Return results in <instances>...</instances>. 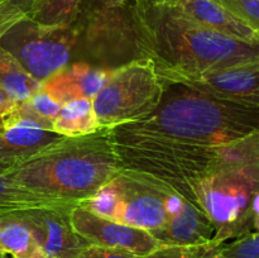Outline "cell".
I'll list each match as a JSON object with an SVG mask.
<instances>
[{
	"instance_id": "obj_21",
	"label": "cell",
	"mask_w": 259,
	"mask_h": 258,
	"mask_svg": "<svg viewBox=\"0 0 259 258\" xmlns=\"http://www.w3.org/2000/svg\"><path fill=\"white\" fill-rule=\"evenodd\" d=\"M121 200V187L118 176L114 177L108 184L103 185L93 196L81 204L89 211L106 218V219L115 220L118 214L119 204Z\"/></svg>"
},
{
	"instance_id": "obj_28",
	"label": "cell",
	"mask_w": 259,
	"mask_h": 258,
	"mask_svg": "<svg viewBox=\"0 0 259 258\" xmlns=\"http://www.w3.org/2000/svg\"><path fill=\"white\" fill-rule=\"evenodd\" d=\"M190 258H224L219 253L217 247L212 245H200L190 247Z\"/></svg>"
},
{
	"instance_id": "obj_32",
	"label": "cell",
	"mask_w": 259,
	"mask_h": 258,
	"mask_svg": "<svg viewBox=\"0 0 259 258\" xmlns=\"http://www.w3.org/2000/svg\"><path fill=\"white\" fill-rule=\"evenodd\" d=\"M13 105H14V104H13ZM9 108H10V106H8V108H0V115H2V114L4 113V111L7 110V109H9Z\"/></svg>"
},
{
	"instance_id": "obj_10",
	"label": "cell",
	"mask_w": 259,
	"mask_h": 258,
	"mask_svg": "<svg viewBox=\"0 0 259 258\" xmlns=\"http://www.w3.org/2000/svg\"><path fill=\"white\" fill-rule=\"evenodd\" d=\"M158 75L163 80L177 81L218 98L259 105V60L192 75Z\"/></svg>"
},
{
	"instance_id": "obj_6",
	"label": "cell",
	"mask_w": 259,
	"mask_h": 258,
	"mask_svg": "<svg viewBox=\"0 0 259 258\" xmlns=\"http://www.w3.org/2000/svg\"><path fill=\"white\" fill-rule=\"evenodd\" d=\"M161 93L162 80L149 58H134L113 68L93 99L99 125L111 128L146 115L157 105Z\"/></svg>"
},
{
	"instance_id": "obj_23",
	"label": "cell",
	"mask_w": 259,
	"mask_h": 258,
	"mask_svg": "<svg viewBox=\"0 0 259 258\" xmlns=\"http://www.w3.org/2000/svg\"><path fill=\"white\" fill-rule=\"evenodd\" d=\"M28 108L30 109L33 114L38 116L39 119L45 120L46 123H50L52 125V121L55 120L57 114L60 113V109L62 104L58 103L56 99L48 93H46L42 88L35 91L32 96L24 100Z\"/></svg>"
},
{
	"instance_id": "obj_31",
	"label": "cell",
	"mask_w": 259,
	"mask_h": 258,
	"mask_svg": "<svg viewBox=\"0 0 259 258\" xmlns=\"http://www.w3.org/2000/svg\"><path fill=\"white\" fill-rule=\"evenodd\" d=\"M156 2H159V3H166V4H172V3L177 2V0H156Z\"/></svg>"
},
{
	"instance_id": "obj_16",
	"label": "cell",
	"mask_w": 259,
	"mask_h": 258,
	"mask_svg": "<svg viewBox=\"0 0 259 258\" xmlns=\"http://www.w3.org/2000/svg\"><path fill=\"white\" fill-rule=\"evenodd\" d=\"M77 205L33 194L15 182L9 166L0 163V214L33 209H73Z\"/></svg>"
},
{
	"instance_id": "obj_8",
	"label": "cell",
	"mask_w": 259,
	"mask_h": 258,
	"mask_svg": "<svg viewBox=\"0 0 259 258\" xmlns=\"http://www.w3.org/2000/svg\"><path fill=\"white\" fill-rule=\"evenodd\" d=\"M63 138L24 101L15 103L0 115V163L12 166Z\"/></svg>"
},
{
	"instance_id": "obj_12",
	"label": "cell",
	"mask_w": 259,
	"mask_h": 258,
	"mask_svg": "<svg viewBox=\"0 0 259 258\" xmlns=\"http://www.w3.org/2000/svg\"><path fill=\"white\" fill-rule=\"evenodd\" d=\"M72 209H33L15 212L27 225L47 257L75 258L89 243L72 229Z\"/></svg>"
},
{
	"instance_id": "obj_18",
	"label": "cell",
	"mask_w": 259,
	"mask_h": 258,
	"mask_svg": "<svg viewBox=\"0 0 259 258\" xmlns=\"http://www.w3.org/2000/svg\"><path fill=\"white\" fill-rule=\"evenodd\" d=\"M52 129L63 137H82L100 129L93 106V99H73L61 105L52 121Z\"/></svg>"
},
{
	"instance_id": "obj_22",
	"label": "cell",
	"mask_w": 259,
	"mask_h": 258,
	"mask_svg": "<svg viewBox=\"0 0 259 258\" xmlns=\"http://www.w3.org/2000/svg\"><path fill=\"white\" fill-rule=\"evenodd\" d=\"M224 258H259L258 232H250L218 245Z\"/></svg>"
},
{
	"instance_id": "obj_9",
	"label": "cell",
	"mask_w": 259,
	"mask_h": 258,
	"mask_svg": "<svg viewBox=\"0 0 259 258\" xmlns=\"http://www.w3.org/2000/svg\"><path fill=\"white\" fill-rule=\"evenodd\" d=\"M118 179L121 200L115 222L148 233L159 229L167 218L166 199L175 191L161 182L124 169Z\"/></svg>"
},
{
	"instance_id": "obj_15",
	"label": "cell",
	"mask_w": 259,
	"mask_h": 258,
	"mask_svg": "<svg viewBox=\"0 0 259 258\" xmlns=\"http://www.w3.org/2000/svg\"><path fill=\"white\" fill-rule=\"evenodd\" d=\"M172 5L207 29L242 42L259 45V30H255L214 0H177Z\"/></svg>"
},
{
	"instance_id": "obj_30",
	"label": "cell",
	"mask_w": 259,
	"mask_h": 258,
	"mask_svg": "<svg viewBox=\"0 0 259 258\" xmlns=\"http://www.w3.org/2000/svg\"><path fill=\"white\" fill-rule=\"evenodd\" d=\"M13 104H15V101H13L8 96V94L3 89H0V108H8V106H12Z\"/></svg>"
},
{
	"instance_id": "obj_19",
	"label": "cell",
	"mask_w": 259,
	"mask_h": 258,
	"mask_svg": "<svg viewBox=\"0 0 259 258\" xmlns=\"http://www.w3.org/2000/svg\"><path fill=\"white\" fill-rule=\"evenodd\" d=\"M42 83L29 75L19 62L0 47V89L15 103L27 100Z\"/></svg>"
},
{
	"instance_id": "obj_34",
	"label": "cell",
	"mask_w": 259,
	"mask_h": 258,
	"mask_svg": "<svg viewBox=\"0 0 259 258\" xmlns=\"http://www.w3.org/2000/svg\"><path fill=\"white\" fill-rule=\"evenodd\" d=\"M46 258H52V257H46Z\"/></svg>"
},
{
	"instance_id": "obj_2",
	"label": "cell",
	"mask_w": 259,
	"mask_h": 258,
	"mask_svg": "<svg viewBox=\"0 0 259 258\" xmlns=\"http://www.w3.org/2000/svg\"><path fill=\"white\" fill-rule=\"evenodd\" d=\"M133 2L138 57L149 58L158 72L192 75L259 60V45L207 29L175 5L156 0Z\"/></svg>"
},
{
	"instance_id": "obj_25",
	"label": "cell",
	"mask_w": 259,
	"mask_h": 258,
	"mask_svg": "<svg viewBox=\"0 0 259 258\" xmlns=\"http://www.w3.org/2000/svg\"><path fill=\"white\" fill-rule=\"evenodd\" d=\"M29 5L27 0H0V37L10 25L27 15Z\"/></svg>"
},
{
	"instance_id": "obj_24",
	"label": "cell",
	"mask_w": 259,
	"mask_h": 258,
	"mask_svg": "<svg viewBox=\"0 0 259 258\" xmlns=\"http://www.w3.org/2000/svg\"><path fill=\"white\" fill-rule=\"evenodd\" d=\"M235 17L259 30V0H214Z\"/></svg>"
},
{
	"instance_id": "obj_1",
	"label": "cell",
	"mask_w": 259,
	"mask_h": 258,
	"mask_svg": "<svg viewBox=\"0 0 259 258\" xmlns=\"http://www.w3.org/2000/svg\"><path fill=\"white\" fill-rule=\"evenodd\" d=\"M161 80L157 105L136 120L105 128L109 138L224 146L259 133V105L218 98L177 81Z\"/></svg>"
},
{
	"instance_id": "obj_14",
	"label": "cell",
	"mask_w": 259,
	"mask_h": 258,
	"mask_svg": "<svg viewBox=\"0 0 259 258\" xmlns=\"http://www.w3.org/2000/svg\"><path fill=\"white\" fill-rule=\"evenodd\" d=\"M111 72L110 68L75 62L53 73L43 81L40 88L61 104L73 99H94L109 80Z\"/></svg>"
},
{
	"instance_id": "obj_33",
	"label": "cell",
	"mask_w": 259,
	"mask_h": 258,
	"mask_svg": "<svg viewBox=\"0 0 259 258\" xmlns=\"http://www.w3.org/2000/svg\"><path fill=\"white\" fill-rule=\"evenodd\" d=\"M27 2H30V3H33V2H37V0H27Z\"/></svg>"
},
{
	"instance_id": "obj_11",
	"label": "cell",
	"mask_w": 259,
	"mask_h": 258,
	"mask_svg": "<svg viewBox=\"0 0 259 258\" xmlns=\"http://www.w3.org/2000/svg\"><path fill=\"white\" fill-rule=\"evenodd\" d=\"M70 223L72 229L89 244L126 250L139 257L161 245L151 233L99 217L81 205L70 211Z\"/></svg>"
},
{
	"instance_id": "obj_27",
	"label": "cell",
	"mask_w": 259,
	"mask_h": 258,
	"mask_svg": "<svg viewBox=\"0 0 259 258\" xmlns=\"http://www.w3.org/2000/svg\"><path fill=\"white\" fill-rule=\"evenodd\" d=\"M139 258H190V247L161 244L148 254Z\"/></svg>"
},
{
	"instance_id": "obj_17",
	"label": "cell",
	"mask_w": 259,
	"mask_h": 258,
	"mask_svg": "<svg viewBox=\"0 0 259 258\" xmlns=\"http://www.w3.org/2000/svg\"><path fill=\"white\" fill-rule=\"evenodd\" d=\"M0 257L46 258L29 228L15 212L0 214Z\"/></svg>"
},
{
	"instance_id": "obj_7",
	"label": "cell",
	"mask_w": 259,
	"mask_h": 258,
	"mask_svg": "<svg viewBox=\"0 0 259 258\" xmlns=\"http://www.w3.org/2000/svg\"><path fill=\"white\" fill-rule=\"evenodd\" d=\"M80 33L81 28L76 23L45 25L24 15L0 37V47L42 83L68 65Z\"/></svg>"
},
{
	"instance_id": "obj_13",
	"label": "cell",
	"mask_w": 259,
	"mask_h": 258,
	"mask_svg": "<svg viewBox=\"0 0 259 258\" xmlns=\"http://www.w3.org/2000/svg\"><path fill=\"white\" fill-rule=\"evenodd\" d=\"M151 234L159 244L200 247L211 244L214 228L200 207L182 199L175 209L167 211L164 224Z\"/></svg>"
},
{
	"instance_id": "obj_26",
	"label": "cell",
	"mask_w": 259,
	"mask_h": 258,
	"mask_svg": "<svg viewBox=\"0 0 259 258\" xmlns=\"http://www.w3.org/2000/svg\"><path fill=\"white\" fill-rule=\"evenodd\" d=\"M75 258H139V255L126 252V250L89 244Z\"/></svg>"
},
{
	"instance_id": "obj_3",
	"label": "cell",
	"mask_w": 259,
	"mask_h": 258,
	"mask_svg": "<svg viewBox=\"0 0 259 258\" xmlns=\"http://www.w3.org/2000/svg\"><path fill=\"white\" fill-rule=\"evenodd\" d=\"M19 186L33 194L81 205L118 176L120 162L105 128L66 137L9 166Z\"/></svg>"
},
{
	"instance_id": "obj_35",
	"label": "cell",
	"mask_w": 259,
	"mask_h": 258,
	"mask_svg": "<svg viewBox=\"0 0 259 258\" xmlns=\"http://www.w3.org/2000/svg\"><path fill=\"white\" fill-rule=\"evenodd\" d=\"M0 258H2V257H0Z\"/></svg>"
},
{
	"instance_id": "obj_20",
	"label": "cell",
	"mask_w": 259,
	"mask_h": 258,
	"mask_svg": "<svg viewBox=\"0 0 259 258\" xmlns=\"http://www.w3.org/2000/svg\"><path fill=\"white\" fill-rule=\"evenodd\" d=\"M85 0H37L30 3L27 15L45 25H72Z\"/></svg>"
},
{
	"instance_id": "obj_4",
	"label": "cell",
	"mask_w": 259,
	"mask_h": 258,
	"mask_svg": "<svg viewBox=\"0 0 259 258\" xmlns=\"http://www.w3.org/2000/svg\"><path fill=\"white\" fill-rule=\"evenodd\" d=\"M109 139L121 169L161 182L192 204V186L200 180L228 167L259 163V133L224 146Z\"/></svg>"
},
{
	"instance_id": "obj_5",
	"label": "cell",
	"mask_w": 259,
	"mask_h": 258,
	"mask_svg": "<svg viewBox=\"0 0 259 258\" xmlns=\"http://www.w3.org/2000/svg\"><path fill=\"white\" fill-rule=\"evenodd\" d=\"M192 195L214 228L212 247L258 232L259 163L220 169L196 182Z\"/></svg>"
},
{
	"instance_id": "obj_29",
	"label": "cell",
	"mask_w": 259,
	"mask_h": 258,
	"mask_svg": "<svg viewBox=\"0 0 259 258\" xmlns=\"http://www.w3.org/2000/svg\"><path fill=\"white\" fill-rule=\"evenodd\" d=\"M129 2L131 0H98V5L105 8H115L128 4Z\"/></svg>"
}]
</instances>
